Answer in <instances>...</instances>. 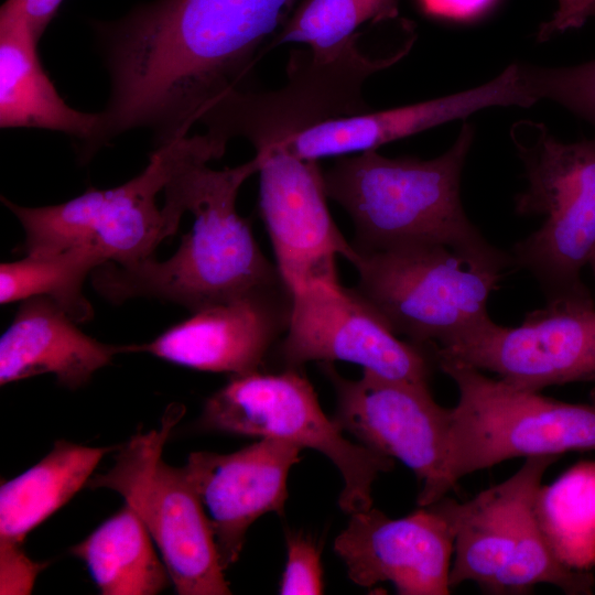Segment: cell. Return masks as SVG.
Listing matches in <instances>:
<instances>
[{
	"label": "cell",
	"mask_w": 595,
	"mask_h": 595,
	"mask_svg": "<svg viewBox=\"0 0 595 595\" xmlns=\"http://www.w3.org/2000/svg\"><path fill=\"white\" fill-rule=\"evenodd\" d=\"M529 94L561 104L595 127V60L567 67L518 64Z\"/></svg>",
	"instance_id": "4316f807"
},
{
	"label": "cell",
	"mask_w": 595,
	"mask_h": 595,
	"mask_svg": "<svg viewBox=\"0 0 595 595\" xmlns=\"http://www.w3.org/2000/svg\"><path fill=\"white\" fill-rule=\"evenodd\" d=\"M184 414L166 409L160 429L137 433L119 446L113 466L90 477V488L118 493L142 520L178 595L231 594L209 518L184 466L169 465L164 444Z\"/></svg>",
	"instance_id": "52a82bcc"
},
{
	"label": "cell",
	"mask_w": 595,
	"mask_h": 595,
	"mask_svg": "<svg viewBox=\"0 0 595 595\" xmlns=\"http://www.w3.org/2000/svg\"><path fill=\"white\" fill-rule=\"evenodd\" d=\"M302 450L292 442L261 437L229 454H190L184 468L208 510L224 570L237 562L246 532L259 517L283 515L288 475Z\"/></svg>",
	"instance_id": "e0dca14e"
},
{
	"label": "cell",
	"mask_w": 595,
	"mask_h": 595,
	"mask_svg": "<svg viewBox=\"0 0 595 595\" xmlns=\"http://www.w3.org/2000/svg\"><path fill=\"white\" fill-rule=\"evenodd\" d=\"M337 397L335 420L359 442L405 464L422 482L419 506L452 490L447 475L451 409L437 404L429 383L381 377L363 369L358 380L321 363Z\"/></svg>",
	"instance_id": "8fae6325"
},
{
	"label": "cell",
	"mask_w": 595,
	"mask_h": 595,
	"mask_svg": "<svg viewBox=\"0 0 595 595\" xmlns=\"http://www.w3.org/2000/svg\"><path fill=\"white\" fill-rule=\"evenodd\" d=\"M593 270V274L595 277V255L593 256V258L591 259L589 263H588Z\"/></svg>",
	"instance_id": "1f68e13d"
},
{
	"label": "cell",
	"mask_w": 595,
	"mask_h": 595,
	"mask_svg": "<svg viewBox=\"0 0 595 595\" xmlns=\"http://www.w3.org/2000/svg\"><path fill=\"white\" fill-rule=\"evenodd\" d=\"M105 260L95 251L73 247L61 251L25 255L0 264V302L32 296L56 302L77 324L90 321L94 309L83 293L86 278Z\"/></svg>",
	"instance_id": "d4e9b609"
},
{
	"label": "cell",
	"mask_w": 595,
	"mask_h": 595,
	"mask_svg": "<svg viewBox=\"0 0 595 595\" xmlns=\"http://www.w3.org/2000/svg\"><path fill=\"white\" fill-rule=\"evenodd\" d=\"M554 455L527 457L505 482L472 499H441L454 528L450 585L476 583L494 594L497 583L533 520V497Z\"/></svg>",
	"instance_id": "d6986e66"
},
{
	"label": "cell",
	"mask_w": 595,
	"mask_h": 595,
	"mask_svg": "<svg viewBox=\"0 0 595 595\" xmlns=\"http://www.w3.org/2000/svg\"><path fill=\"white\" fill-rule=\"evenodd\" d=\"M357 252L353 289L396 335L419 344L445 346L488 320L489 295L505 271L436 242Z\"/></svg>",
	"instance_id": "5b68a950"
},
{
	"label": "cell",
	"mask_w": 595,
	"mask_h": 595,
	"mask_svg": "<svg viewBox=\"0 0 595 595\" xmlns=\"http://www.w3.org/2000/svg\"><path fill=\"white\" fill-rule=\"evenodd\" d=\"M399 0H303L272 39L270 48L302 43L317 54H332L358 36L367 22L398 18Z\"/></svg>",
	"instance_id": "484cf974"
},
{
	"label": "cell",
	"mask_w": 595,
	"mask_h": 595,
	"mask_svg": "<svg viewBox=\"0 0 595 595\" xmlns=\"http://www.w3.org/2000/svg\"><path fill=\"white\" fill-rule=\"evenodd\" d=\"M209 161L203 154L186 159L164 188L166 202L195 217L174 255L164 261L101 263L90 274L100 295L115 304L152 298L194 313L284 281L236 208L239 188L258 173L259 160L223 170H212Z\"/></svg>",
	"instance_id": "7a4b0ae2"
},
{
	"label": "cell",
	"mask_w": 595,
	"mask_h": 595,
	"mask_svg": "<svg viewBox=\"0 0 595 595\" xmlns=\"http://www.w3.org/2000/svg\"><path fill=\"white\" fill-rule=\"evenodd\" d=\"M473 138V126L464 122L453 145L432 160L390 159L377 150L339 156L323 172V181L327 197L351 218L354 247L436 242L504 269L513 264L511 255L486 240L462 205L461 176Z\"/></svg>",
	"instance_id": "3957f363"
},
{
	"label": "cell",
	"mask_w": 595,
	"mask_h": 595,
	"mask_svg": "<svg viewBox=\"0 0 595 595\" xmlns=\"http://www.w3.org/2000/svg\"><path fill=\"white\" fill-rule=\"evenodd\" d=\"M286 563L279 593L282 595H317L324 593L321 548L314 540L296 532H286Z\"/></svg>",
	"instance_id": "83f0119b"
},
{
	"label": "cell",
	"mask_w": 595,
	"mask_h": 595,
	"mask_svg": "<svg viewBox=\"0 0 595 595\" xmlns=\"http://www.w3.org/2000/svg\"><path fill=\"white\" fill-rule=\"evenodd\" d=\"M334 551L357 585L390 582L401 595H447L454 528L441 499L402 518L353 512Z\"/></svg>",
	"instance_id": "9a60e30c"
},
{
	"label": "cell",
	"mask_w": 595,
	"mask_h": 595,
	"mask_svg": "<svg viewBox=\"0 0 595 595\" xmlns=\"http://www.w3.org/2000/svg\"><path fill=\"white\" fill-rule=\"evenodd\" d=\"M429 14L466 19L483 12L494 0H420Z\"/></svg>",
	"instance_id": "4dcf8cb0"
},
{
	"label": "cell",
	"mask_w": 595,
	"mask_h": 595,
	"mask_svg": "<svg viewBox=\"0 0 595 595\" xmlns=\"http://www.w3.org/2000/svg\"><path fill=\"white\" fill-rule=\"evenodd\" d=\"M456 385L451 408L447 475L457 482L516 457L595 451V390L589 402L571 403L512 387L470 365L435 356Z\"/></svg>",
	"instance_id": "8992f818"
},
{
	"label": "cell",
	"mask_w": 595,
	"mask_h": 595,
	"mask_svg": "<svg viewBox=\"0 0 595 595\" xmlns=\"http://www.w3.org/2000/svg\"><path fill=\"white\" fill-rule=\"evenodd\" d=\"M537 100L527 90L518 64L480 86L393 109L337 117L288 137L275 145L292 155L318 161L379 147L493 106L530 107Z\"/></svg>",
	"instance_id": "ac0fdd59"
},
{
	"label": "cell",
	"mask_w": 595,
	"mask_h": 595,
	"mask_svg": "<svg viewBox=\"0 0 595 595\" xmlns=\"http://www.w3.org/2000/svg\"><path fill=\"white\" fill-rule=\"evenodd\" d=\"M198 423L204 430L273 437L321 452L343 476L338 505L349 515L372 507L374 482L394 466L393 458L344 436L300 368L231 376L206 400Z\"/></svg>",
	"instance_id": "ba28073f"
},
{
	"label": "cell",
	"mask_w": 595,
	"mask_h": 595,
	"mask_svg": "<svg viewBox=\"0 0 595 595\" xmlns=\"http://www.w3.org/2000/svg\"><path fill=\"white\" fill-rule=\"evenodd\" d=\"M532 509L554 558L565 567H595V461H580L537 489Z\"/></svg>",
	"instance_id": "cb8c5ba5"
},
{
	"label": "cell",
	"mask_w": 595,
	"mask_h": 595,
	"mask_svg": "<svg viewBox=\"0 0 595 595\" xmlns=\"http://www.w3.org/2000/svg\"><path fill=\"white\" fill-rule=\"evenodd\" d=\"M293 290L285 281L207 306L130 353H148L187 368L229 372L258 371L289 326Z\"/></svg>",
	"instance_id": "2e32d148"
},
{
	"label": "cell",
	"mask_w": 595,
	"mask_h": 595,
	"mask_svg": "<svg viewBox=\"0 0 595 595\" xmlns=\"http://www.w3.org/2000/svg\"><path fill=\"white\" fill-rule=\"evenodd\" d=\"M63 0H6L0 12L23 18L40 40Z\"/></svg>",
	"instance_id": "f546056e"
},
{
	"label": "cell",
	"mask_w": 595,
	"mask_h": 595,
	"mask_svg": "<svg viewBox=\"0 0 595 595\" xmlns=\"http://www.w3.org/2000/svg\"><path fill=\"white\" fill-rule=\"evenodd\" d=\"M298 0H155L100 23L111 93L100 112L105 145L151 128L158 145L187 136L220 98L240 89L261 43Z\"/></svg>",
	"instance_id": "6da1fadb"
},
{
	"label": "cell",
	"mask_w": 595,
	"mask_h": 595,
	"mask_svg": "<svg viewBox=\"0 0 595 595\" xmlns=\"http://www.w3.org/2000/svg\"><path fill=\"white\" fill-rule=\"evenodd\" d=\"M192 137L158 145L147 167L136 177L112 188H89L62 204L25 207L1 197L21 223L25 255L82 247L105 262L132 264L154 257L158 246L172 237L159 193L186 153Z\"/></svg>",
	"instance_id": "9c48e42d"
},
{
	"label": "cell",
	"mask_w": 595,
	"mask_h": 595,
	"mask_svg": "<svg viewBox=\"0 0 595 595\" xmlns=\"http://www.w3.org/2000/svg\"><path fill=\"white\" fill-rule=\"evenodd\" d=\"M37 43L23 18L0 12V126L76 137L86 159L100 113L83 112L65 102L43 68Z\"/></svg>",
	"instance_id": "44dd1931"
},
{
	"label": "cell",
	"mask_w": 595,
	"mask_h": 595,
	"mask_svg": "<svg viewBox=\"0 0 595 595\" xmlns=\"http://www.w3.org/2000/svg\"><path fill=\"white\" fill-rule=\"evenodd\" d=\"M120 353H130V345L91 338L52 299L32 296L21 301L0 338V383L53 374L60 385L77 389Z\"/></svg>",
	"instance_id": "ffe728a7"
},
{
	"label": "cell",
	"mask_w": 595,
	"mask_h": 595,
	"mask_svg": "<svg viewBox=\"0 0 595 595\" xmlns=\"http://www.w3.org/2000/svg\"><path fill=\"white\" fill-rule=\"evenodd\" d=\"M434 356L494 372L524 390L595 383L594 300L547 303L516 327L489 317L445 346L435 344Z\"/></svg>",
	"instance_id": "4fadbf2b"
},
{
	"label": "cell",
	"mask_w": 595,
	"mask_h": 595,
	"mask_svg": "<svg viewBox=\"0 0 595 595\" xmlns=\"http://www.w3.org/2000/svg\"><path fill=\"white\" fill-rule=\"evenodd\" d=\"M102 595H155L171 577L140 517L125 505L71 548Z\"/></svg>",
	"instance_id": "603a6c76"
},
{
	"label": "cell",
	"mask_w": 595,
	"mask_h": 595,
	"mask_svg": "<svg viewBox=\"0 0 595 595\" xmlns=\"http://www.w3.org/2000/svg\"><path fill=\"white\" fill-rule=\"evenodd\" d=\"M111 447L56 441L39 463L0 487V554L24 551L26 536L67 504Z\"/></svg>",
	"instance_id": "7402d4cb"
},
{
	"label": "cell",
	"mask_w": 595,
	"mask_h": 595,
	"mask_svg": "<svg viewBox=\"0 0 595 595\" xmlns=\"http://www.w3.org/2000/svg\"><path fill=\"white\" fill-rule=\"evenodd\" d=\"M510 134L528 180L515 209L545 217L513 246V264L533 275L547 303L593 301L582 270L595 255V136L564 143L531 120L513 123Z\"/></svg>",
	"instance_id": "277c9868"
},
{
	"label": "cell",
	"mask_w": 595,
	"mask_h": 595,
	"mask_svg": "<svg viewBox=\"0 0 595 595\" xmlns=\"http://www.w3.org/2000/svg\"><path fill=\"white\" fill-rule=\"evenodd\" d=\"M260 162L259 212L277 268L294 291L314 282H338L336 257L351 264L358 252L335 224L317 161L279 145L256 151Z\"/></svg>",
	"instance_id": "5bb4252c"
},
{
	"label": "cell",
	"mask_w": 595,
	"mask_h": 595,
	"mask_svg": "<svg viewBox=\"0 0 595 595\" xmlns=\"http://www.w3.org/2000/svg\"><path fill=\"white\" fill-rule=\"evenodd\" d=\"M358 39L332 54L310 48L293 52L282 88L269 93L235 89L198 122L225 142L245 138L257 151L326 120L369 111L361 96L365 82L402 58L412 43L389 55L370 57L359 50Z\"/></svg>",
	"instance_id": "30bf717a"
},
{
	"label": "cell",
	"mask_w": 595,
	"mask_h": 595,
	"mask_svg": "<svg viewBox=\"0 0 595 595\" xmlns=\"http://www.w3.org/2000/svg\"><path fill=\"white\" fill-rule=\"evenodd\" d=\"M433 347L400 339L353 288L314 282L293 291L277 350L286 368L340 360L385 378L429 383L436 366Z\"/></svg>",
	"instance_id": "7c38bea8"
},
{
	"label": "cell",
	"mask_w": 595,
	"mask_h": 595,
	"mask_svg": "<svg viewBox=\"0 0 595 595\" xmlns=\"http://www.w3.org/2000/svg\"><path fill=\"white\" fill-rule=\"evenodd\" d=\"M595 19V0H558L552 19L539 28L538 40L547 41L570 29L581 28Z\"/></svg>",
	"instance_id": "f1b7e54d"
}]
</instances>
